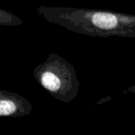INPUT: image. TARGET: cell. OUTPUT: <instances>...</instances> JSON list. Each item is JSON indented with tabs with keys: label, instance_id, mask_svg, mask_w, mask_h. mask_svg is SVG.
<instances>
[{
	"label": "cell",
	"instance_id": "cell-1",
	"mask_svg": "<svg viewBox=\"0 0 135 135\" xmlns=\"http://www.w3.org/2000/svg\"><path fill=\"white\" fill-rule=\"evenodd\" d=\"M36 10L47 21L93 37L135 38V15L115 11L40 6Z\"/></svg>",
	"mask_w": 135,
	"mask_h": 135
},
{
	"label": "cell",
	"instance_id": "cell-3",
	"mask_svg": "<svg viewBox=\"0 0 135 135\" xmlns=\"http://www.w3.org/2000/svg\"><path fill=\"white\" fill-rule=\"evenodd\" d=\"M32 109V104L25 97L0 89V117H24L28 115Z\"/></svg>",
	"mask_w": 135,
	"mask_h": 135
},
{
	"label": "cell",
	"instance_id": "cell-2",
	"mask_svg": "<svg viewBox=\"0 0 135 135\" xmlns=\"http://www.w3.org/2000/svg\"><path fill=\"white\" fill-rule=\"evenodd\" d=\"M39 85L56 100L70 104L78 97L80 82L74 66L57 53H50L47 59L33 70Z\"/></svg>",
	"mask_w": 135,
	"mask_h": 135
},
{
	"label": "cell",
	"instance_id": "cell-4",
	"mask_svg": "<svg viewBox=\"0 0 135 135\" xmlns=\"http://www.w3.org/2000/svg\"><path fill=\"white\" fill-rule=\"evenodd\" d=\"M22 24L23 21L19 17L11 12L0 8V25L18 26Z\"/></svg>",
	"mask_w": 135,
	"mask_h": 135
}]
</instances>
